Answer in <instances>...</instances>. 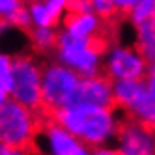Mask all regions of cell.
<instances>
[{"label": "cell", "instance_id": "1", "mask_svg": "<svg viewBox=\"0 0 155 155\" xmlns=\"http://www.w3.org/2000/svg\"><path fill=\"white\" fill-rule=\"evenodd\" d=\"M51 118L92 150L110 146L121 125L116 107H97L88 103H75L68 108L56 110Z\"/></svg>", "mask_w": 155, "mask_h": 155}, {"label": "cell", "instance_id": "2", "mask_svg": "<svg viewBox=\"0 0 155 155\" xmlns=\"http://www.w3.org/2000/svg\"><path fill=\"white\" fill-rule=\"evenodd\" d=\"M105 47L103 39H82L60 30L52 60L75 71L81 79H92L103 75Z\"/></svg>", "mask_w": 155, "mask_h": 155}, {"label": "cell", "instance_id": "3", "mask_svg": "<svg viewBox=\"0 0 155 155\" xmlns=\"http://www.w3.org/2000/svg\"><path fill=\"white\" fill-rule=\"evenodd\" d=\"M82 79L75 71L68 69L58 62L49 60L43 64V77H41V101L43 108L49 114L56 110L68 108L79 103Z\"/></svg>", "mask_w": 155, "mask_h": 155}, {"label": "cell", "instance_id": "4", "mask_svg": "<svg viewBox=\"0 0 155 155\" xmlns=\"http://www.w3.org/2000/svg\"><path fill=\"white\" fill-rule=\"evenodd\" d=\"M41 124L43 120L39 112L8 99L0 105V144L30 150L36 146Z\"/></svg>", "mask_w": 155, "mask_h": 155}, {"label": "cell", "instance_id": "5", "mask_svg": "<svg viewBox=\"0 0 155 155\" xmlns=\"http://www.w3.org/2000/svg\"><path fill=\"white\" fill-rule=\"evenodd\" d=\"M41 77L43 64L30 52H19L13 56V77L9 88V99L21 103L30 110L43 108L41 101Z\"/></svg>", "mask_w": 155, "mask_h": 155}, {"label": "cell", "instance_id": "6", "mask_svg": "<svg viewBox=\"0 0 155 155\" xmlns=\"http://www.w3.org/2000/svg\"><path fill=\"white\" fill-rule=\"evenodd\" d=\"M150 64L144 60L140 51L127 43H108L103 56V75L112 82L120 81H144Z\"/></svg>", "mask_w": 155, "mask_h": 155}, {"label": "cell", "instance_id": "7", "mask_svg": "<svg viewBox=\"0 0 155 155\" xmlns=\"http://www.w3.org/2000/svg\"><path fill=\"white\" fill-rule=\"evenodd\" d=\"M114 107L142 124H150L155 112V101L146 86V81H120L112 82Z\"/></svg>", "mask_w": 155, "mask_h": 155}, {"label": "cell", "instance_id": "8", "mask_svg": "<svg viewBox=\"0 0 155 155\" xmlns=\"http://www.w3.org/2000/svg\"><path fill=\"white\" fill-rule=\"evenodd\" d=\"M36 148L39 155H92V148H88L79 138H75L52 118L43 120Z\"/></svg>", "mask_w": 155, "mask_h": 155}, {"label": "cell", "instance_id": "9", "mask_svg": "<svg viewBox=\"0 0 155 155\" xmlns=\"http://www.w3.org/2000/svg\"><path fill=\"white\" fill-rule=\"evenodd\" d=\"M114 148L121 155H155V129L133 118L121 120Z\"/></svg>", "mask_w": 155, "mask_h": 155}, {"label": "cell", "instance_id": "10", "mask_svg": "<svg viewBox=\"0 0 155 155\" xmlns=\"http://www.w3.org/2000/svg\"><path fill=\"white\" fill-rule=\"evenodd\" d=\"M62 30L75 38L82 39H101L103 28H105V19L95 15L94 12H84V13H75L69 12L68 17L62 23Z\"/></svg>", "mask_w": 155, "mask_h": 155}, {"label": "cell", "instance_id": "11", "mask_svg": "<svg viewBox=\"0 0 155 155\" xmlns=\"http://www.w3.org/2000/svg\"><path fill=\"white\" fill-rule=\"evenodd\" d=\"M79 103L97 105V107H114L112 81H108L105 75L92 77V79H82Z\"/></svg>", "mask_w": 155, "mask_h": 155}, {"label": "cell", "instance_id": "12", "mask_svg": "<svg viewBox=\"0 0 155 155\" xmlns=\"http://www.w3.org/2000/svg\"><path fill=\"white\" fill-rule=\"evenodd\" d=\"M135 47L150 65H155V19L135 28Z\"/></svg>", "mask_w": 155, "mask_h": 155}, {"label": "cell", "instance_id": "13", "mask_svg": "<svg viewBox=\"0 0 155 155\" xmlns=\"http://www.w3.org/2000/svg\"><path fill=\"white\" fill-rule=\"evenodd\" d=\"M30 47L39 54H52L56 47V28H30L26 32Z\"/></svg>", "mask_w": 155, "mask_h": 155}, {"label": "cell", "instance_id": "14", "mask_svg": "<svg viewBox=\"0 0 155 155\" xmlns=\"http://www.w3.org/2000/svg\"><path fill=\"white\" fill-rule=\"evenodd\" d=\"M127 17L135 28L155 19V0H138V4L131 9Z\"/></svg>", "mask_w": 155, "mask_h": 155}, {"label": "cell", "instance_id": "15", "mask_svg": "<svg viewBox=\"0 0 155 155\" xmlns=\"http://www.w3.org/2000/svg\"><path fill=\"white\" fill-rule=\"evenodd\" d=\"M26 8L25 0H0V21H9L13 23V19Z\"/></svg>", "mask_w": 155, "mask_h": 155}, {"label": "cell", "instance_id": "16", "mask_svg": "<svg viewBox=\"0 0 155 155\" xmlns=\"http://www.w3.org/2000/svg\"><path fill=\"white\" fill-rule=\"evenodd\" d=\"M90 4L92 12L95 15H99L101 19H108L112 17L116 12H114V6H112V0H86Z\"/></svg>", "mask_w": 155, "mask_h": 155}, {"label": "cell", "instance_id": "17", "mask_svg": "<svg viewBox=\"0 0 155 155\" xmlns=\"http://www.w3.org/2000/svg\"><path fill=\"white\" fill-rule=\"evenodd\" d=\"M137 4H138V0H112L114 12H118V13H127V15H129V12Z\"/></svg>", "mask_w": 155, "mask_h": 155}, {"label": "cell", "instance_id": "18", "mask_svg": "<svg viewBox=\"0 0 155 155\" xmlns=\"http://www.w3.org/2000/svg\"><path fill=\"white\" fill-rule=\"evenodd\" d=\"M0 155H34V153L28 148H15V146L0 144Z\"/></svg>", "mask_w": 155, "mask_h": 155}, {"label": "cell", "instance_id": "19", "mask_svg": "<svg viewBox=\"0 0 155 155\" xmlns=\"http://www.w3.org/2000/svg\"><path fill=\"white\" fill-rule=\"evenodd\" d=\"M146 86H148V90L153 97V101H155V65H150V69H148V75H146Z\"/></svg>", "mask_w": 155, "mask_h": 155}, {"label": "cell", "instance_id": "20", "mask_svg": "<svg viewBox=\"0 0 155 155\" xmlns=\"http://www.w3.org/2000/svg\"><path fill=\"white\" fill-rule=\"evenodd\" d=\"M92 155H121L114 146H103V148H95L92 150Z\"/></svg>", "mask_w": 155, "mask_h": 155}, {"label": "cell", "instance_id": "21", "mask_svg": "<svg viewBox=\"0 0 155 155\" xmlns=\"http://www.w3.org/2000/svg\"><path fill=\"white\" fill-rule=\"evenodd\" d=\"M8 99H9V94L4 90V88H0V105H4Z\"/></svg>", "mask_w": 155, "mask_h": 155}, {"label": "cell", "instance_id": "22", "mask_svg": "<svg viewBox=\"0 0 155 155\" xmlns=\"http://www.w3.org/2000/svg\"><path fill=\"white\" fill-rule=\"evenodd\" d=\"M150 125L155 129V112H153V116H151V121H150Z\"/></svg>", "mask_w": 155, "mask_h": 155}, {"label": "cell", "instance_id": "23", "mask_svg": "<svg viewBox=\"0 0 155 155\" xmlns=\"http://www.w3.org/2000/svg\"><path fill=\"white\" fill-rule=\"evenodd\" d=\"M38 155H39V153H38Z\"/></svg>", "mask_w": 155, "mask_h": 155}]
</instances>
